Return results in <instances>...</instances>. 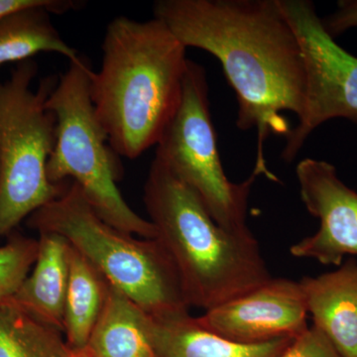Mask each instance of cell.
Listing matches in <instances>:
<instances>
[{"mask_svg": "<svg viewBox=\"0 0 357 357\" xmlns=\"http://www.w3.org/2000/svg\"><path fill=\"white\" fill-rule=\"evenodd\" d=\"M151 321L157 357H278L294 340L236 344L206 330L190 312L167 318L151 316Z\"/></svg>", "mask_w": 357, "mask_h": 357, "instance_id": "5bb4252c", "label": "cell"}, {"mask_svg": "<svg viewBox=\"0 0 357 357\" xmlns=\"http://www.w3.org/2000/svg\"><path fill=\"white\" fill-rule=\"evenodd\" d=\"M64 333L10 300L0 304V357H67Z\"/></svg>", "mask_w": 357, "mask_h": 357, "instance_id": "e0dca14e", "label": "cell"}, {"mask_svg": "<svg viewBox=\"0 0 357 357\" xmlns=\"http://www.w3.org/2000/svg\"><path fill=\"white\" fill-rule=\"evenodd\" d=\"M38 238L14 231L0 245V304L15 295L38 255Z\"/></svg>", "mask_w": 357, "mask_h": 357, "instance_id": "ac0fdd59", "label": "cell"}, {"mask_svg": "<svg viewBox=\"0 0 357 357\" xmlns=\"http://www.w3.org/2000/svg\"><path fill=\"white\" fill-rule=\"evenodd\" d=\"M155 158L198 195L220 227L250 230L249 195L260 175L253 170L241 183L227 178L211 121L206 69L194 61L188 62L180 105L157 144Z\"/></svg>", "mask_w": 357, "mask_h": 357, "instance_id": "52a82bcc", "label": "cell"}, {"mask_svg": "<svg viewBox=\"0 0 357 357\" xmlns=\"http://www.w3.org/2000/svg\"><path fill=\"white\" fill-rule=\"evenodd\" d=\"M35 61L18 63L0 79V239L65 191L69 182L52 184L47 163L56 142L57 121L47 100L58 77H44L38 88Z\"/></svg>", "mask_w": 357, "mask_h": 357, "instance_id": "8992f818", "label": "cell"}, {"mask_svg": "<svg viewBox=\"0 0 357 357\" xmlns=\"http://www.w3.org/2000/svg\"><path fill=\"white\" fill-rule=\"evenodd\" d=\"M323 20L326 31L335 39L357 27V0H340L337 10Z\"/></svg>", "mask_w": 357, "mask_h": 357, "instance_id": "ffe728a7", "label": "cell"}, {"mask_svg": "<svg viewBox=\"0 0 357 357\" xmlns=\"http://www.w3.org/2000/svg\"><path fill=\"white\" fill-rule=\"evenodd\" d=\"M67 357H89L83 351H72L70 349Z\"/></svg>", "mask_w": 357, "mask_h": 357, "instance_id": "7402d4cb", "label": "cell"}, {"mask_svg": "<svg viewBox=\"0 0 357 357\" xmlns=\"http://www.w3.org/2000/svg\"><path fill=\"white\" fill-rule=\"evenodd\" d=\"M279 3L299 42L306 77L304 109L282 152V158L291 163L326 121L344 119L357 124V57L328 34L312 1Z\"/></svg>", "mask_w": 357, "mask_h": 357, "instance_id": "ba28073f", "label": "cell"}, {"mask_svg": "<svg viewBox=\"0 0 357 357\" xmlns=\"http://www.w3.org/2000/svg\"><path fill=\"white\" fill-rule=\"evenodd\" d=\"M307 309L300 282L273 278L204 312L197 319L210 332L241 344H260L304 333Z\"/></svg>", "mask_w": 357, "mask_h": 357, "instance_id": "9c48e42d", "label": "cell"}, {"mask_svg": "<svg viewBox=\"0 0 357 357\" xmlns=\"http://www.w3.org/2000/svg\"><path fill=\"white\" fill-rule=\"evenodd\" d=\"M278 357H342L332 342L316 326L307 328L294 338Z\"/></svg>", "mask_w": 357, "mask_h": 357, "instance_id": "d6986e66", "label": "cell"}, {"mask_svg": "<svg viewBox=\"0 0 357 357\" xmlns=\"http://www.w3.org/2000/svg\"><path fill=\"white\" fill-rule=\"evenodd\" d=\"M102 65L91 77L96 116L119 157L156 147L177 112L189 59L161 20L110 21Z\"/></svg>", "mask_w": 357, "mask_h": 357, "instance_id": "7a4b0ae2", "label": "cell"}, {"mask_svg": "<svg viewBox=\"0 0 357 357\" xmlns=\"http://www.w3.org/2000/svg\"><path fill=\"white\" fill-rule=\"evenodd\" d=\"M153 11L185 48L218 59L236 93L237 128L257 131L253 170L279 182L268 169L265 142L290 134L284 112L299 119L306 91L299 42L279 0H158Z\"/></svg>", "mask_w": 357, "mask_h": 357, "instance_id": "6da1fadb", "label": "cell"}, {"mask_svg": "<svg viewBox=\"0 0 357 357\" xmlns=\"http://www.w3.org/2000/svg\"><path fill=\"white\" fill-rule=\"evenodd\" d=\"M69 266L63 333L70 349L84 351L107 304L112 285L70 245Z\"/></svg>", "mask_w": 357, "mask_h": 357, "instance_id": "2e32d148", "label": "cell"}, {"mask_svg": "<svg viewBox=\"0 0 357 357\" xmlns=\"http://www.w3.org/2000/svg\"><path fill=\"white\" fill-rule=\"evenodd\" d=\"M83 351L89 357H157L151 316L112 286Z\"/></svg>", "mask_w": 357, "mask_h": 357, "instance_id": "9a60e30c", "label": "cell"}, {"mask_svg": "<svg viewBox=\"0 0 357 357\" xmlns=\"http://www.w3.org/2000/svg\"><path fill=\"white\" fill-rule=\"evenodd\" d=\"M30 229L64 237L107 278L154 318L189 312L170 256L156 239L135 237L98 217L83 191L69 182L60 197L27 218Z\"/></svg>", "mask_w": 357, "mask_h": 357, "instance_id": "277c9868", "label": "cell"}, {"mask_svg": "<svg viewBox=\"0 0 357 357\" xmlns=\"http://www.w3.org/2000/svg\"><path fill=\"white\" fill-rule=\"evenodd\" d=\"M300 196L307 211L319 220L311 236L293 244L290 253L324 265L340 266L347 255H357V192L324 160L306 158L296 167Z\"/></svg>", "mask_w": 357, "mask_h": 357, "instance_id": "30bf717a", "label": "cell"}, {"mask_svg": "<svg viewBox=\"0 0 357 357\" xmlns=\"http://www.w3.org/2000/svg\"><path fill=\"white\" fill-rule=\"evenodd\" d=\"M314 326L342 357H357V261L299 281Z\"/></svg>", "mask_w": 357, "mask_h": 357, "instance_id": "8fae6325", "label": "cell"}, {"mask_svg": "<svg viewBox=\"0 0 357 357\" xmlns=\"http://www.w3.org/2000/svg\"><path fill=\"white\" fill-rule=\"evenodd\" d=\"M74 0H41L0 17V66L31 60L40 53H56L70 61L81 54L68 44L51 21V14L79 8Z\"/></svg>", "mask_w": 357, "mask_h": 357, "instance_id": "4fadbf2b", "label": "cell"}, {"mask_svg": "<svg viewBox=\"0 0 357 357\" xmlns=\"http://www.w3.org/2000/svg\"><path fill=\"white\" fill-rule=\"evenodd\" d=\"M38 234L36 261L10 301L34 318L63 333L70 244L56 234Z\"/></svg>", "mask_w": 357, "mask_h": 357, "instance_id": "7c38bea8", "label": "cell"}, {"mask_svg": "<svg viewBox=\"0 0 357 357\" xmlns=\"http://www.w3.org/2000/svg\"><path fill=\"white\" fill-rule=\"evenodd\" d=\"M41 0H0V17L24 7L35 6Z\"/></svg>", "mask_w": 357, "mask_h": 357, "instance_id": "44dd1931", "label": "cell"}, {"mask_svg": "<svg viewBox=\"0 0 357 357\" xmlns=\"http://www.w3.org/2000/svg\"><path fill=\"white\" fill-rule=\"evenodd\" d=\"M93 72L84 56L70 61L49 96L47 107L55 114L57 129L47 177L55 185L76 183L98 217L115 229L154 239V225L131 208L117 185L123 169L96 116L91 96Z\"/></svg>", "mask_w": 357, "mask_h": 357, "instance_id": "5b68a950", "label": "cell"}, {"mask_svg": "<svg viewBox=\"0 0 357 357\" xmlns=\"http://www.w3.org/2000/svg\"><path fill=\"white\" fill-rule=\"evenodd\" d=\"M143 201L190 307L208 311L272 278L252 232L220 227L198 195L157 158Z\"/></svg>", "mask_w": 357, "mask_h": 357, "instance_id": "3957f363", "label": "cell"}]
</instances>
